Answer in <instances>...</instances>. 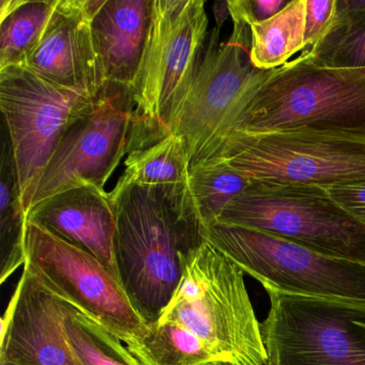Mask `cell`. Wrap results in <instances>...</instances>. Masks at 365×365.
<instances>
[{
  "label": "cell",
  "mask_w": 365,
  "mask_h": 365,
  "mask_svg": "<svg viewBox=\"0 0 365 365\" xmlns=\"http://www.w3.org/2000/svg\"><path fill=\"white\" fill-rule=\"evenodd\" d=\"M119 282L147 324L159 319L183 273V255L204 239L161 191L127 185L110 192Z\"/></svg>",
  "instance_id": "obj_1"
},
{
  "label": "cell",
  "mask_w": 365,
  "mask_h": 365,
  "mask_svg": "<svg viewBox=\"0 0 365 365\" xmlns=\"http://www.w3.org/2000/svg\"><path fill=\"white\" fill-rule=\"evenodd\" d=\"M183 273L160 322L193 333L219 362L267 365L262 324L243 271L208 241L183 255Z\"/></svg>",
  "instance_id": "obj_2"
},
{
  "label": "cell",
  "mask_w": 365,
  "mask_h": 365,
  "mask_svg": "<svg viewBox=\"0 0 365 365\" xmlns=\"http://www.w3.org/2000/svg\"><path fill=\"white\" fill-rule=\"evenodd\" d=\"M204 0H153L142 63L132 85L134 117L128 153L168 135L204 56Z\"/></svg>",
  "instance_id": "obj_3"
},
{
  "label": "cell",
  "mask_w": 365,
  "mask_h": 365,
  "mask_svg": "<svg viewBox=\"0 0 365 365\" xmlns=\"http://www.w3.org/2000/svg\"><path fill=\"white\" fill-rule=\"evenodd\" d=\"M298 129L365 135V69L322 67L301 53L269 72L235 135Z\"/></svg>",
  "instance_id": "obj_4"
},
{
  "label": "cell",
  "mask_w": 365,
  "mask_h": 365,
  "mask_svg": "<svg viewBox=\"0 0 365 365\" xmlns=\"http://www.w3.org/2000/svg\"><path fill=\"white\" fill-rule=\"evenodd\" d=\"M230 18L232 36L220 43V31L213 29L193 85L170 125L168 135L187 140L191 168L221 157L270 72L252 66L249 25L234 14Z\"/></svg>",
  "instance_id": "obj_5"
},
{
  "label": "cell",
  "mask_w": 365,
  "mask_h": 365,
  "mask_svg": "<svg viewBox=\"0 0 365 365\" xmlns=\"http://www.w3.org/2000/svg\"><path fill=\"white\" fill-rule=\"evenodd\" d=\"M217 222L281 237L317 253L365 264V225L316 185L252 180Z\"/></svg>",
  "instance_id": "obj_6"
},
{
  "label": "cell",
  "mask_w": 365,
  "mask_h": 365,
  "mask_svg": "<svg viewBox=\"0 0 365 365\" xmlns=\"http://www.w3.org/2000/svg\"><path fill=\"white\" fill-rule=\"evenodd\" d=\"M204 240L264 290L328 300L365 302V264L331 257L260 230L215 222Z\"/></svg>",
  "instance_id": "obj_7"
},
{
  "label": "cell",
  "mask_w": 365,
  "mask_h": 365,
  "mask_svg": "<svg viewBox=\"0 0 365 365\" xmlns=\"http://www.w3.org/2000/svg\"><path fill=\"white\" fill-rule=\"evenodd\" d=\"M217 160L251 180L324 189L358 185L365 183V135L307 129L239 133Z\"/></svg>",
  "instance_id": "obj_8"
},
{
  "label": "cell",
  "mask_w": 365,
  "mask_h": 365,
  "mask_svg": "<svg viewBox=\"0 0 365 365\" xmlns=\"http://www.w3.org/2000/svg\"><path fill=\"white\" fill-rule=\"evenodd\" d=\"M99 100L53 84L25 66L0 70V108L26 215L66 132Z\"/></svg>",
  "instance_id": "obj_9"
},
{
  "label": "cell",
  "mask_w": 365,
  "mask_h": 365,
  "mask_svg": "<svg viewBox=\"0 0 365 365\" xmlns=\"http://www.w3.org/2000/svg\"><path fill=\"white\" fill-rule=\"evenodd\" d=\"M25 252L24 270L40 285L99 322L135 354L148 324L120 282L95 256L29 221Z\"/></svg>",
  "instance_id": "obj_10"
},
{
  "label": "cell",
  "mask_w": 365,
  "mask_h": 365,
  "mask_svg": "<svg viewBox=\"0 0 365 365\" xmlns=\"http://www.w3.org/2000/svg\"><path fill=\"white\" fill-rule=\"evenodd\" d=\"M266 292L262 335L274 365H365V302Z\"/></svg>",
  "instance_id": "obj_11"
},
{
  "label": "cell",
  "mask_w": 365,
  "mask_h": 365,
  "mask_svg": "<svg viewBox=\"0 0 365 365\" xmlns=\"http://www.w3.org/2000/svg\"><path fill=\"white\" fill-rule=\"evenodd\" d=\"M134 110L130 89L108 87L93 108L66 132L44 170L31 206L76 187L104 189L128 155Z\"/></svg>",
  "instance_id": "obj_12"
},
{
  "label": "cell",
  "mask_w": 365,
  "mask_h": 365,
  "mask_svg": "<svg viewBox=\"0 0 365 365\" xmlns=\"http://www.w3.org/2000/svg\"><path fill=\"white\" fill-rule=\"evenodd\" d=\"M102 0H58L48 26L23 66L63 88L101 99L108 89L93 40Z\"/></svg>",
  "instance_id": "obj_13"
},
{
  "label": "cell",
  "mask_w": 365,
  "mask_h": 365,
  "mask_svg": "<svg viewBox=\"0 0 365 365\" xmlns=\"http://www.w3.org/2000/svg\"><path fill=\"white\" fill-rule=\"evenodd\" d=\"M63 317V301L23 271L1 319L0 362L82 365L68 343Z\"/></svg>",
  "instance_id": "obj_14"
},
{
  "label": "cell",
  "mask_w": 365,
  "mask_h": 365,
  "mask_svg": "<svg viewBox=\"0 0 365 365\" xmlns=\"http://www.w3.org/2000/svg\"><path fill=\"white\" fill-rule=\"evenodd\" d=\"M26 220L95 256L119 281L115 257L116 219L110 194L86 185L31 206Z\"/></svg>",
  "instance_id": "obj_15"
},
{
  "label": "cell",
  "mask_w": 365,
  "mask_h": 365,
  "mask_svg": "<svg viewBox=\"0 0 365 365\" xmlns=\"http://www.w3.org/2000/svg\"><path fill=\"white\" fill-rule=\"evenodd\" d=\"M153 0H102L93 18V40L108 86L131 91L151 20Z\"/></svg>",
  "instance_id": "obj_16"
},
{
  "label": "cell",
  "mask_w": 365,
  "mask_h": 365,
  "mask_svg": "<svg viewBox=\"0 0 365 365\" xmlns=\"http://www.w3.org/2000/svg\"><path fill=\"white\" fill-rule=\"evenodd\" d=\"M125 165L116 187L138 185L159 190L179 217L200 230L187 208L191 159L182 136L170 134L150 146L131 151Z\"/></svg>",
  "instance_id": "obj_17"
},
{
  "label": "cell",
  "mask_w": 365,
  "mask_h": 365,
  "mask_svg": "<svg viewBox=\"0 0 365 365\" xmlns=\"http://www.w3.org/2000/svg\"><path fill=\"white\" fill-rule=\"evenodd\" d=\"M250 61L255 69L271 71L305 50V0H292L269 20L250 21Z\"/></svg>",
  "instance_id": "obj_18"
},
{
  "label": "cell",
  "mask_w": 365,
  "mask_h": 365,
  "mask_svg": "<svg viewBox=\"0 0 365 365\" xmlns=\"http://www.w3.org/2000/svg\"><path fill=\"white\" fill-rule=\"evenodd\" d=\"M26 212L21 198L18 172L9 136L3 138L0 160V283L26 262Z\"/></svg>",
  "instance_id": "obj_19"
},
{
  "label": "cell",
  "mask_w": 365,
  "mask_h": 365,
  "mask_svg": "<svg viewBox=\"0 0 365 365\" xmlns=\"http://www.w3.org/2000/svg\"><path fill=\"white\" fill-rule=\"evenodd\" d=\"M251 179L225 160L205 162L191 168L187 208L200 232L215 223L226 207L251 185Z\"/></svg>",
  "instance_id": "obj_20"
},
{
  "label": "cell",
  "mask_w": 365,
  "mask_h": 365,
  "mask_svg": "<svg viewBox=\"0 0 365 365\" xmlns=\"http://www.w3.org/2000/svg\"><path fill=\"white\" fill-rule=\"evenodd\" d=\"M58 0H1L0 70L23 66L43 35Z\"/></svg>",
  "instance_id": "obj_21"
},
{
  "label": "cell",
  "mask_w": 365,
  "mask_h": 365,
  "mask_svg": "<svg viewBox=\"0 0 365 365\" xmlns=\"http://www.w3.org/2000/svg\"><path fill=\"white\" fill-rule=\"evenodd\" d=\"M63 330L82 365H142L108 329L70 303L65 302Z\"/></svg>",
  "instance_id": "obj_22"
},
{
  "label": "cell",
  "mask_w": 365,
  "mask_h": 365,
  "mask_svg": "<svg viewBox=\"0 0 365 365\" xmlns=\"http://www.w3.org/2000/svg\"><path fill=\"white\" fill-rule=\"evenodd\" d=\"M142 365H205L219 362L197 336L178 324L157 322L133 354Z\"/></svg>",
  "instance_id": "obj_23"
},
{
  "label": "cell",
  "mask_w": 365,
  "mask_h": 365,
  "mask_svg": "<svg viewBox=\"0 0 365 365\" xmlns=\"http://www.w3.org/2000/svg\"><path fill=\"white\" fill-rule=\"evenodd\" d=\"M316 63L335 69H365V23L339 25L312 51Z\"/></svg>",
  "instance_id": "obj_24"
},
{
  "label": "cell",
  "mask_w": 365,
  "mask_h": 365,
  "mask_svg": "<svg viewBox=\"0 0 365 365\" xmlns=\"http://www.w3.org/2000/svg\"><path fill=\"white\" fill-rule=\"evenodd\" d=\"M337 22V0H305V50L317 48Z\"/></svg>",
  "instance_id": "obj_25"
},
{
  "label": "cell",
  "mask_w": 365,
  "mask_h": 365,
  "mask_svg": "<svg viewBox=\"0 0 365 365\" xmlns=\"http://www.w3.org/2000/svg\"><path fill=\"white\" fill-rule=\"evenodd\" d=\"M327 190L337 204L365 225V183L341 185Z\"/></svg>",
  "instance_id": "obj_26"
},
{
  "label": "cell",
  "mask_w": 365,
  "mask_h": 365,
  "mask_svg": "<svg viewBox=\"0 0 365 365\" xmlns=\"http://www.w3.org/2000/svg\"><path fill=\"white\" fill-rule=\"evenodd\" d=\"M362 23H365V0H337V22L335 26Z\"/></svg>",
  "instance_id": "obj_27"
},
{
  "label": "cell",
  "mask_w": 365,
  "mask_h": 365,
  "mask_svg": "<svg viewBox=\"0 0 365 365\" xmlns=\"http://www.w3.org/2000/svg\"><path fill=\"white\" fill-rule=\"evenodd\" d=\"M213 14H215V23H217V29L221 31L224 23L230 16V9H228L227 1H221V3H215L213 5Z\"/></svg>",
  "instance_id": "obj_28"
},
{
  "label": "cell",
  "mask_w": 365,
  "mask_h": 365,
  "mask_svg": "<svg viewBox=\"0 0 365 365\" xmlns=\"http://www.w3.org/2000/svg\"><path fill=\"white\" fill-rule=\"evenodd\" d=\"M205 365H234L232 364V363H227V362H212V363H208V364Z\"/></svg>",
  "instance_id": "obj_29"
},
{
  "label": "cell",
  "mask_w": 365,
  "mask_h": 365,
  "mask_svg": "<svg viewBox=\"0 0 365 365\" xmlns=\"http://www.w3.org/2000/svg\"><path fill=\"white\" fill-rule=\"evenodd\" d=\"M361 324L365 328V314L363 315L362 319H361Z\"/></svg>",
  "instance_id": "obj_30"
},
{
  "label": "cell",
  "mask_w": 365,
  "mask_h": 365,
  "mask_svg": "<svg viewBox=\"0 0 365 365\" xmlns=\"http://www.w3.org/2000/svg\"><path fill=\"white\" fill-rule=\"evenodd\" d=\"M0 365H14V364H10V363H7V362H0Z\"/></svg>",
  "instance_id": "obj_31"
},
{
  "label": "cell",
  "mask_w": 365,
  "mask_h": 365,
  "mask_svg": "<svg viewBox=\"0 0 365 365\" xmlns=\"http://www.w3.org/2000/svg\"><path fill=\"white\" fill-rule=\"evenodd\" d=\"M267 365H274V363H273L272 361L269 360L268 363H267Z\"/></svg>",
  "instance_id": "obj_32"
}]
</instances>
